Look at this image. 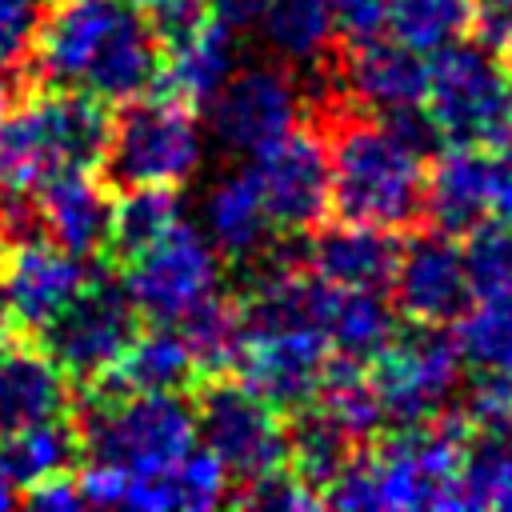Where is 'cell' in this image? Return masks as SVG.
<instances>
[{"mask_svg": "<svg viewBox=\"0 0 512 512\" xmlns=\"http://www.w3.org/2000/svg\"><path fill=\"white\" fill-rule=\"evenodd\" d=\"M468 428L460 412H440L432 424L396 428L376 452L356 456L328 484L324 504L332 508H456V480L464 460Z\"/></svg>", "mask_w": 512, "mask_h": 512, "instance_id": "1", "label": "cell"}, {"mask_svg": "<svg viewBox=\"0 0 512 512\" xmlns=\"http://www.w3.org/2000/svg\"><path fill=\"white\" fill-rule=\"evenodd\" d=\"M328 208L336 220L404 232L424 220V160L380 120L348 116L328 136Z\"/></svg>", "mask_w": 512, "mask_h": 512, "instance_id": "2", "label": "cell"}, {"mask_svg": "<svg viewBox=\"0 0 512 512\" xmlns=\"http://www.w3.org/2000/svg\"><path fill=\"white\" fill-rule=\"evenodd\" d=\"M112 104L84 88L40 84L0 120V184L36 188L68 168H96L108 144Z\"/></svg>", "mask_w": 512, "mask_h": 512, "instance_id": "3", "label": "cell"}, {"mask_svg": "<svg viewBox=\"0 0 512 512\" xmlns=\"http://www.w3.org/2000/svg\"><path fill=\"white\" fill-rule=\"evenodd\" d=\"M72 420L84 460L128 476L160 472L196 444V416L184 392H88L72 388Z\"/></svg>", "mask_w": 512, "mask_h": 512, "instance_id": "4", "label": "cell"}, {"mask_svg": "<svg viewBox=\"0 0 512 512\" xmlns=\"http://www.w3.org/2000/svg\"><path fill=\"white\" fill-rule=\"evenodd\" d=\"M204 156V136L196 108L180 104L168 92H144L120 104L108 124V144L100 156V176L112 192L140 184L180 188Z\"/></svg>", "mask_w": 512, "mask_h": 512, "instance_id": "5", "label": "cell"}, {"mask_svg": "<svg viewBox=\"0 0 512 512\" xmlns=\"http://www.w3.org/2000/svg\"><path fill=\"white\" fill-rule=\"evenodd\" d=\"M424 108L448 144H500L512 128V68L504 56L456 40L428 60Z\"/></svg>", "mask_w": 512, "mask_h": 512, "instance_id": "6", "label": "cell"}, {"mask_svg": "<svg viewBox=\"0 0 512 512\" xmlns=\"http://www.w3.org/2000/svg\"><path fill=\"white\" fill-rule=\"evenodd\" d=\"M368 364L372 392L380 400L384 424L392 428L432 424L456 396L464 372L456 336H448L444 324H416L404 332L396 328V336Z\"/></svg>", "mask_w": 512, "mask_h": 512, "instance_id": "7", "label": "cell"}, {"mask_svg": "<svg viewBox=\"0 0 512 512\" xmlns=\"http://www.w3.org/2000/svg\"><path fill=\"white\" fill-rule=\"evenodd\" d=\"M140 320L144 316L132 304L128 288L104 264L100 272L84 276L76 296L36 332V340L72 384H84L124 356V348L140 332Z\"/></svg>", "mask_w": 512, "mask_h": 512, "instance_id": "8", "label": "cell"}, {"mask_svg": "<svg viewBox=\"0 0 512 512\" xmlns=\"http://www.w3.org/2000/svg\"><path fill=\"white\" fill-rule=\"evenodd\" d=\"M196 440L220 460V468L244 484L288 464V428L280 412L240 380L208 376L192 404Z\"/></svg>", "mask_w": 512, "mask_h": 512, "instance_id": "9", "label": "cell"}, {"mask_svg": "<svg viewBox=\"0 0 512 512\" xmlns=\"http://www.w3.org/2000/svg\"><path fill=\"white\" fill-rule=\"evenodd\" d=\"M128 288L144 320L176 324L188 308L220 288V256L204 232L192 224H172L156 244L136 252L128 264L112 268Z\"/></svg>", "mask_w": 512, "mask_h": 512, "instance_id": "10", "label": "cell"}, {"mask_svg": "<svg viewBox=\"0 0 512 512\" xmlns=\"http://www.w3.org/2000/svg\"><path fill=\"white\" fill-rule=\"evenodd\" d=\"M248 160L272 228L300 236L328 216V140L320 132L296 124L288 136Z\"/></svg>", "mask_w": 512, "mask_h": 512, "instance_id": "11", "label": "cell"}, {"mask_svg": "<svg viewBox=\"0 0 512 512\" xmlns=\"http://www.w3.org/2000/svg\"><path fill=\"white\" fill-rule=\"evenodd\" d=\"M216 140L236 156H256L300 124V88L288 72L252 64L232 72L208 100Z\"/></svg>", "mask_w": 512, "mask_h": 512, "instance_id": "12", "label": "cell"}, {"mask_svg": "<svg viewBox=\"0 0 512 512\" xmlns=\"http://www.w3.org/2000/svg\"><path fill=\"white\" fill-rule=\"evenodd\" d=\"M324 364L328 336L320 328H260L244 332L232 372L276 412H296L316 396Z\"/></svg>", "mask_w": 512, "mask_h": 512, "instance_id": "13", "label": "cell"}, {"mask_svg": "<svg viewBox=\"0 0 512 512\" xmlns=\"http://www.w3.org/2000/svg\"><path fill=\"white\" fill-rule=\"evenodd\" d=\"M388 284L396 292V308L412 324H452L472 304L460 248L452 236L440 232H424L400 244Z\"/></svg>", "mask_w": 512, "mask_h": 512, "instance_id": "14", "label": "cell"}, {"mask_svg": "<svg viewBox=\"0 0 512 512\" xmlns=\"http://www.w3.org/2000/svg\"><path fill=\"white\" fill-rule=\"evenodd\" d=\"M44 220V240L76 260H104L112 228V188L96 168H68L32 188Z\"/></svg>", "mask_w": 512, "mask_h": 512, "instance_id": "15", "label": "cell"}, {"mask_svg": "<svg viewBox=\"0 0 512 512\" xmlns=\"http://www.w3.org/2000/svg\"><path fill=\"white\" fill-rule=\"evenodd\" d=\"M84 284V260L68 256L52 240H32L8 252V268L0 276V292L8 316L20 332L36 336Z\"/></svg>", "mask_w": 512, "mask_h": 512, "instance_id": "16", "label": "cell"}, {"mask_svg": "<svg viewBox=\"0 0 512 512\" xmlns=\"http://www.w3.org/2000/svg\"><path fill=\"white\" fill-rule=\"evenodd\" d=\"M344 88L360 108L376 116L416 108L428 92V56L384 32L372 40H356L344 52Z\"/></svg>", "mask_w": 512, "mask_h": 512, "instance_id": "17", "label": "cell"}, {"mask_svg": "<svg viewBox=\"0 0 512 512\" xmlns=\"http://www.w3.org/2000/svg\"><path fill=\"white\" fill-rule=\"evenodd\" d=\"M72 408V380L40 348L36 336L16 332L0 344V436Z\"/></svg>", "mask_w": 512, "mask_h": 512, "instance_id": "18", "label": "cell"}, {"mask_svg": "<svg viewBox=\"0 0 512 512\" xmlns=\"http://www.w3.org/2000/svg\"><path fill=\"white\" fill-rule=\"evenodd\" d=\"M492 212V160L484 148L448 144L424 172V220L440 236H464Z\"/></svg>", "mask_w": 512, "mask_h": 512, "instance_id": "19", "label": "cell"}, {"mask_svg": "<svg viewBox=\"0 0 512 512\" xmlns=\"http://www.w3.org/2000/svg\"><path fill=\"white\" fill-rule=\"evenodd\" d=\"M232 72H236V32L228 20L208 12L196 28L160 44L156 92H168L188 108H204Z\"/></svg>", "mask_w": 512, "mask_h": 512, "instance_id": "20", "label": "cell"}, {"mask_svg": "<svg viewBox=\"0 0 512 512\" xmlns=\"http://www.w3.org/2000/svg\"><path fill=\"white\" fill-rule=\"evenodd\" d=\"M400 256V240L372 224H328L304 244V264L332 288H376L384 292Z\"/></svg>", "mask_w": 512, "mask_h": 512, "instance_id": "21", "label": "cell"}, {"mask_svg": "<svg viewBox=\"0 0 512 512\" xmlns=\"http://www.w3.org/2000/svg\"><path fill=\"white\" fill-rule=\"evenodd\" d=\"M196 380V364L188 356L184 336L172 324H156L152 332H136V340L124 348V356L104 368L100 376L72 384V388H88V392H184Z\"/></svg>", "mask_w": 512, "mask_h": 512, "instance_id": "22", "label": "cell"}, {"mask_svg": "<svg viewBox=\"0 0 512 512\" xmlns=\"http://www.w3.org/2000/svg\"><path fill=\"white\" fill-rule=\"evenodd\" d=\"M204 228H208V244L228 260H256L272 244L276 228L248 168L212 184L204 200Z\"/></svg>", "mask_w": 512, "mask_h": 512, "instance_id": "23", "label": "cell"}, {"mask_svg": "<svg viewBox=\"0 0 512 512\" xmlns=\"http://www.w3.org/2000/svg\"><path fill=\"white\" fill-rule=\"evenodd\" d=\"M80 460H84V448H80L72 408L0 436V476L16 488V496L52 472H72Z\"/></svg>", "mask_w": 512, "mask_h": 512, "instance_id": "24", "label": "cell"}, {"mask_svg": "<svg viewBox=\"0 0 512 512\" xmlns=\"http://www.w3.org/2000/svg\"><path fill=\"white\" fill-rule=\"evenodd\" d=\"M172 224H180V188H168V184L124 188L112 200V228H108V248L100 264L108 268L128 264L136 252L156 244Z\"/></svg>", "mask_w": 512, "mask_h": 512, "instance_id": "25", "label": "cell"}, {"mask_svg": "<svg viewBox=\"0 0 512 512\" xmlns=\"http://www.w3.org/2000/svg\"><path fill=\"white\" fill-rule=\"evenodd\" d=\"M396 328L400 320H396V308L384 300V292L332 288L328 308H324V336H328V348H336L340 356L368 364L396 336Z\"/></svg>", "mask_w": 512, "mask_h": 512, "instance_id": "26", "label": "cell"}, {"mask_svg": "<svg viewBox=\"0 0 512 512\" xmlns=\"http://www.w3.org/2000/svg\"><path fill=\"white\" fill-rule=\"evenodd\" d=\"M288 464H292V472L320 496V504H324V492H328V484L340 476V468L352 460V452H356V440L316 404V400H308L304 408H296V412H288Z\"/></svg>", "mask_w": 512, "mask_h": 512, "instance_id": "27", "label": "cell"}, {"mask_svg": "<svg viewBox=\"0 0 512 512\" xmlns=\"http://www.w3.org/2000/svg\"><path fill=\"white\" fill-rule=\"evenodd\" d=\"M188 356L196 364V376H224L232 372L240 348H244V316L240 304L232 296H220V288L212 296H204L196 308H188L176 320Z\"/></svg>", "mask_w": 512, "mask_h": 512, "instance_id": "28", "label": "cell"}, {"mask_svg": "<svg viewBox=\"0 0 512 512\" xmlns=\"http://www.w3.org/2000/svg\"><path fill=\"white\" fill-rule=\"evenodd\" d=\"M356 444L360 440H372L380 428H384V412H380V400L372 392V380H368V364L364 360H352V356H328L324 364V376H320V388L312 396Z\"/></svg>", "mask_w": 512, "mask_h": 512, "instance_id": "29", "label": "cell"}, {"mask_svg": "<svg viewBox=\"0 0 512 512\" xmlns=\"http://www.w3.org/2000/svg\"><path fill=\"white\" fill-rule=\"evenodd\" d=\"M256 20H260L268 48L296 64L324 56L336 36L328 0H264Z\"/></svg>", "mask_w": 512, "mask_h": 512, "instance_id": "30", "label": "cell"}, {"mask_svg": "<svg viewBox=\"0 0 512 512\" xmlns=\"http://www.w3.org/2000/svg\"><path fill=\"white\" fill-rule=\"evenodd\" d=\"M472 0H388V36L432 56L468 36Z\"/></svg>", "mask_w": 512, "mask_h": 512, "instance_id": "31", "label": "cell"}, {"mask_svg": "<svg viewBox=\"0 0 512 512\" xmlns=\"http://www.w3.org/2000/svg\"><path fill=\"white\" fill-rule=\"evenodd\" d=\"M456 348L476 372H512V292L484 296L456 316Z\"/></svg>", "mask_w": 512, "mask_h": 512, "instance_id": "32", "label": "cell"}, {"mask_svg": "<svg viewBox=\"0 0 512 512\" xmlns=\"http://www.w3.org/2000/svg\"><path fill=\"white\" fill-rule=\"evenodd\" d=\"M456 508L512 512V440L476 436V444L464 448L460 480H456Z\"/></svg>", "mask_w": 512, "mask_h": 512, "instance_id": "33", "label": "cell"}, {"mask_svg": "<svg viewBox=\"0 0 512 512\" xmlns=\"http://www.w3.org/2000/svg\"><path fill=\"white\" fill-rule=\"evenodd\" d=\"M460 260H464L472 300L508 296L512 292V224L480 220L472 232H464Z\"/></svg>", "mask_w": 512, "mask_h": 512, "instance_id": "34", "label": "cell"}, {"mask_svg": "<svg viewBox=\"0 0 512 512\" xmlns=\"http://www.w3.org/2000/svg\"><path fill=\"white\" fill-rule=\"evenodd\" d=\"M52 0H0V68L16 84V100L36 88L32 60Z\"/></svg>", "mask_w": 512, "mask_h": 512, "instance_id": "35", "label": "cell"}, {"mask_svg": "<svg viewBox=\"0 0 512 512\" xmlns=\"http://www.w3.org/2000/svg\"><path fill=\"white\" fill-rule=\"evenodd\" d=\"M168 488H172V508H188V512H204L224 504L228 496V472L220 468V460L208 448H188L176 464H168Z\"/></svg>", "mask_w": 512, "mask_h": 512, "instance_id": "36", "label": "cell"}, {"mask_svg": "<svg viewBox=\"0 0 512 512\" xmlns=\"http://www.w3.org/2000/svg\"><path fill=\"white\" fill-rule=\"evenodd\" d=\"M228 504H240V508H260V512H300V508H316L320 496L284 464L276 472H264L256 480H244L240 492L224 496Z\"/></svg>", "mask_w": 512, "mask_h": 512, "instance_id": "37", "label": "cell"}, {"mask_svg": "<svg viewBox=\"0 0 512 512\" xmlns=\"http://www.w3.org/2000/svg\"><path fill=\"white\" fill-rule=\"evenodd\" d=\"M468 32L480 48L512 60V0H472Z\"/></svg>", "mask_w": 512, "mask_h": 512, "instance_id": "38", "label": "cell"}, {"mask_svg": "<svg viewBox=\"0 0 512 512\" xmlns=\"http://www.w3.org/2000/svg\"><path fill=\"white\" fill-rule=\"evenodd\" d=\"M328 12L336 36H344L348 44L372 40L388 24V0H328Z\"/></svg>", "mask_w": 512, "mask_h": 512, "instance_id": "39", "label": "cell"}, {"mask_svg": "<svg viewBox=\"0 0 512 512\" xmlns=\"http://www.w3.org/2000/svg\"><path fill=\"white\" fill-rule=\"evenodd\" d=\"M20 504H28V508H84L72 472H52V476L28 484L20 492Z\"/></svg>", "mask_w": 512, "mask_h": 512, "instance_id": "40", "label": "cell"}, {"mask_svg": "<svg viewBox=\"0 0 512 512\" xmlns=\"http://www.w3.org/2000/svg\"><path fill=\"white\" fill-rule=\"evenodd\" d=\"M208 8H212L220 20H228V24L236 28V24H256L264 0H208Z\"/></svg>", "mask_w": 512, "mask_h": 512, "instance_id": "41", "label": "cell"}, {"mask_svg": "<svg viewBox=\"0 0 512 512\" xmlns=\"http://www.w3.org/2000/svg\"><path fill=\"white\" fill-rule=\"evenodd\" d=\"M496 148H500V156H496V164H492V168H496L504 180H512V128L500 136V144H496Z\"/></svg>", "mask_w": 512, "mask_h": 512, "instance_id": "42", "label": "cell"}, {"mask_svg": "<svg viewBox=\"0 0 512 512\" xmlns=\"http://www.w3.org/2000/svg\"><path fill=\"white\" fill-rule=\"evenodd\" d=\"M16 104V84H12V76L0 68V120L8 116V108Z\"/></svg>", "mask_w": 512, "mask_h": 512, "instance_id": "43", "label": "cell"}, {"mask_svg": "<svg viewBox=\"0 0 512 512\" xmlns=\"http://www.w3.org/2000/svg\"><path fill=\"white\" fill-rule=\"evenodd\" d=\"M12 504H20V496H16V488L0 476V508H12Z\"/></svg>", "mask_w": 512, "mask_h": 512, "instance_id": "44", "label": "cell"}, {"mask_svg": "<svg viewBox=\"0 0 512 512\" xmlns=\"http://www.w3.org/2000/svg\"><path fill=\"white\" fill-rule=\"evenodd\" d=\"M504 440H512V424H508V432H504Z\"/></svg>", "mask_w": 512, "mask_h": 512, "instance_id": "45", "label": "cell"}]
</instances>
